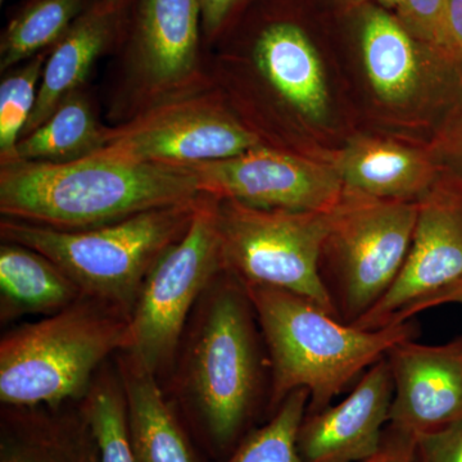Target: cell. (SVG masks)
I'll return each mask as SVG.
<instances>
[{"mask_svg": "<svg viewBox=\"0 0 462 462\" xmlns=\"http://www.w3.org/2000/svg\"><path fill=\"white\" fill-rule=\"evenodd\" d=\"M212 87L261 144L333 165L358 133L329 14L251 0L209 51Z\"/></svg>", "mask_w": 462, "mask_h": 462, "instance_id": "1", "label": "cell"}, {"mask_svg": "<svg viewBox=\"0 0 462 462\" xmlns=\"http://www.w3.org/2000/svg\"><path fill=\"white\" fill-rule=\"evenodd\" d=\"M358 132L430 145L462 103V60L376 3L330 14Z\"/></svg>", "mask_w": 462, "mask_h": 462, "instance_id": "2", "label": "cell"}, {"mask_svg": "<svg viewBox=\"0 0 462 462\" xmlns=\"http://www.w3.org/2000/svg\"><path fill=\"white\" fill-rule=\"evenodd\" d=\"M189 166L96 153L66 163L0 165V214L58 230H84L200 196Z\"/></svg>", "mask_w": 462, "mask_h": 462, "instance_id": "3", "label": "cell"}, {"mask_svg": "<svg viewBox=\"0 0 462 462\" xmlns=\"http://www.w3.org/2000/svg\"><path fill=\"white\" fill-rule=\"evenodd\" d=\"M245 288L269 357L267 411L272 413L300 389L310 393L306 412L327 409L392 346L419 336L413 320L361 329L309 298L282 289Z\"/></svg>", "mask_w": 462, "mask_h": 462, "instance_id": "4", "label": "cell"}, {"mask_svg": "<svg viewBox=\"0 0 462 462\" xmlns=\"http://www.w3.org/2000/svg\"><path fill=\"white\" fill-rule=\"evenodd\" d=\"M181 365L182 393L216 451L229 456L251 431L269 357L242 282L224 272L202 297Z\"/></svg>", "mask_w": 462, "mask_h": 462, "instance_id": "5", "label": "cell"}, {"mask_svg": "<svg viewBox=\"0 0 462 462\" xmlns=\"http://www.w3.org/2000/svg\"><path fill=\"white\" fill-rule=\"evenodd\" d=\"M199 199L84 230L51 229L2 217L0 236L3 242L44 254L84 297L130 318L149 273L189 229Z\"/></svg>", "mask_w": 462, "mask_h": 462, "instance_id": "6", "label": "cell"}, {"mask_svg": "<svg viewBox=\"0 0 462 462\" xmlns=\"http://www.w3.org/2000/svg\"><path fill=\"white\" fill-rule=\"evenodd\" d=\"M129 316L83 297L8 331L0 342V402L8 409H58L81 401L105 361L123 352Z\"/></svg>", "mask_w": 462, "mask_h": 462, "instance_id": "7", "label": "cell"}, {"mask_svg": "<svg viewBox=\"0 0 462 462\" xmlns=\"http://www.w3.org/2000/svg\"><path fill=\"white\" fill-rule=\"evenodd\" d=\"M106 107L111 125L212 88L199 0H126Z\"/></svg>", "mask_w": 462, "mask_h": 462, "instance_id": "8", "label": "cell"}, {"mask_svg": "<svg viewBox=\"0 0 462 462\" xmlns=\"http://www.w3.org/2000/svg\"><path fill=\"white\" fill-rule=\"evenodd\" d=\"M418 202L346 191L329 212L319 270L336 314L354 325L388 293L402 270Z\"/></svg>", "mask_w": 462, "mask_h": 462, "instance_id": "9", "label": "cell"}, {"mask_svg": "<svg viewBox=\"0 0 462 462\" xmlns=\"http://www.w3.org/2000/svg\"><path fill=\"white\" fill-rule=\"evenodd\" d=\"M329 212L257 208L217 199L225 272L245 287L282 289L337 316L319 270Z\"/></svg>", "mask_w": 462, "mask_h": 462, "instance_id": "10", "label": "cell"}, {"mask_svg": "<svg viewBox=\"0 0 462 462\" xmlns=\"http://www.w3.org/2000/svg\"><path fill=\"white\" fill-rule=\"evenodd\" d=\"M224 272L217 199L202 193L189 229L160 258L143 284L123 352L160 376L178 355L191 310Z\"/></svg>", "mask_w": 462, "mask_h": 462, "instance_id": "11", "label": "cell"}, {"mask_svg": "<svg viewBox=\"0 0 462 462\" xmlns=\"http://www.w3.org/2000/svg\"><path fill=\"white\" fill-rule=\"evenodd\" d=\"M258 145L263 144L212 87L111 125L107 143L98 153L134 162L193 166Z\"/></svg>", "mask_w": 462, "mask_h": 462, "instance_id": "12", "label": "cell"}, {"mask_svg": "<svg viewBox=\"0 0 462 462\" xmlns=\"http://www.w3.org/2000/svg\"><path fill=\"white\" fill-rule=\"evenodd\" d=\"M461 279L462 187L439 178L418 202L411 245L396 282L354 325L378 330L412 320Z\"/></svg>", "mask_w": 462, "mask_h": 462, "instance_id": "13", "label": "cell"}, {"mask_svg": "<svg viewBox=\"0 0 462 462\" xmlns=\"http://www.w3.org/2000/svg\"><path fill=\"white\" fill-rule=\"evenodd\" d=\"M189 167L200 193L257 208L329 212L345 193L330 163L266 145Z\"/></svg>", "mask_w": 462, "mask_h": 462, "instance_id": "14", "label": "cell"}, {"mask_svg": "<svg viewBox=\"0 0 462 462\" xmlns=\"http://www.w3.org/2000/svg\"><path fill=\"white\" fill-rule=\"evenodd\" d=\"M385 357L393 379L387 427L418 438L462 421V334L436 346L402 340Z\"/></svg>", "mask_w": 462, "mask_h": 462, "instance_id": "15", "label": "cell"}, {"mask_svg": "<svg viewBox=\"0 0 462 462\" xmlns=\"http://www.w3.org/2000/svg\"><path fill=\"white\" fill-rule=\"evenodd\" d=\"M392 400L393 379L384 356L342 402L306 412L298 430V451L306 462L369 461L382 447Z\"/></svg>", "mask_w": 462, "mask_h": 462, "instance_id": "16", "label": "cell"}, {"mask_svg": "<svg viewBox=\"0 0 462 462\" xmlns=\"http://www.w3.org/2000/svg\"><path fill=\"white\" fill-rule=\"evenodd\" d=\"M343 189L372 199L419 202L439 180L430 145L358 132L333 163Z\"/></svg>", "mask_w": 462, "mask_h": 462, "instance_id": "17", "label": "cell"}, {"mask_svg": "<svg viewBox=\"0 0 462 462\" xmlns=\"http://www.w3.org/2000/svg\"><path fill=\"white\" fill-rule=\"evenodd\" d=\"M126 14V0H91L45 60L38 99L23 136L41 126L69 94L87 87L99 58L114 54ZM21 136V138H23Z\"/></svg>", "mask_w": 462, "mask_h": 462, "instance_id": "18", "label": "cell"}, {"mask_svg": "<svg viewBox=\"0 0 462 462\" xmlns=\"http://www.w3.org/2000/svg\"><path fill=\"white\" fill-rule=\"evenodd\" d=\"M118 354L133 462H199L189 438L161 391L158 376L125 352Z\"/></svg>", "mask_w": 462, "mask_h": 462, "instance_id": "19", "label": "cell"}, {"mask_svg": "<svg viewBox=\"0 0 462 462\" xmlns=\"http://www.w3.org/2000/svg\"><path fill=\"white\" fill-rule=\"evenodd\" d=\"M0 462H100L83 412L8 409L3 412Z\"/></svg>", "mask_w": 462, "mask_h": 462, "instance_id": "20", "label": "cell"}, {"mask_svg": "<svg viewBox=\"0 0 462 462\" xmlns=\"http://www.w3.org/2000/svg\"><path fill=\"white\" fill-rule=\"evenodd\" d=\"M63 270L39 252L14 243L0 247V319L54 315L83 298Z\"/></svg>", "mask_w": 462, "mask_h": 462, "instance_id": "21", "label": "cell"}, {"mask_svg": "<svg viewBox=\"0 0 462 462\" xmlns=\"http://www.w3.org/2000/svg\"><path fill=\"white\" fill-rule=\"evenodd\" d=\"M111 125L100 121L88 87L74 91L50 117L18 142L16 161L66 163L96 153L107 143Z\"/></svg>", "mask_w": 462, "mask_h": 462, "instance_id": "22", "label": "cell"}, {"mask_svg": "<svg viewBox=\"0 0 462 462\" xmlns=\"http://www.w3.org/2000/svg\"><path fill=\"white\" fill-rule=\"evenodd\" d=\"M91 0H35L18 7L0 39V71H9L57 44Z\"/></svg>", "mask_w": 462, "mask_h": 462, "instance_id": "23", "label": "cell"}, {"mask_svg": "<svg viewBox=\"0 0 462 462\" xmlns=\"http://www.w3.org/2000/svg\"><path fill=\"white\" fill-rule=\"evenodd\" d=\"M79 407L96 440L99 461L133 462L127 436L126 398L118 370H107L105 365Z\"/></svg>", "mask_w": 462, "mask_h": 462, "instance_id": "24", "label": "cell"}, {"mask_svg": "<svg viewBox=\"0 0 462 462\" xmlns=\"http://www.w3.org/2000/svg\"><path fill=\"white\" fill-rule=\"evenodd\" d=\"M309 400L305 389L289 394L270 420L249 431L225 462H306L298 451L297 437Z\"/></svg>", "mask_w": 462, "mask_h": 462, "instance_id": "25", "label": "cell"}, {"mask_svg": "<svg viewBox=\"0 0 462 462\" xmlns=\"http://www.w3.org/2000/svg\"><path fill=\"white\" fill-rule=\"evenodd\" d=\"M50 51L5 72L0 83V165L16 161L17 144L35 108Z\"/></svg>", "mask_w": 462, "mask_h": 462, "instance_id": "26", "label": "cell"}, {"mask_svg": "<svg viewBox=\"0 0 462 462\" xmlns=\"http://www.w3.org/2000/svg\"><path fill=\"white\" fill-rule=\"evenodd\" d=\"M446 5L447 0H400L394 12L413 35L462 60L447 29Z\"/></svg>", "mask_w": 462, "mask_h": 462, "instance_id": "27", "label": "cell"}, {"mask_svg": "<svg viewBox=\"0 0 462 462\" xmlns=\"http://www.w3.org/2000/svg\"><path fill=\"white\" fill-rule=\"evenodd\" d=\"M440 178L462 187V103L430 144Z\"/></svg>", "mask_w": 462, "mask_h": 462, "instance_id": "28", "label": "cell"}, {"mask_svg": "<svg viewBox=\"0 0 462 462\" xmlns=\"http://www.w3.org/2000/svg\"><path fill=\"white\" fill-rule=\"evenodd\" d=\"M415 462H462V421L416 438Z\"/></svg>", "mask_w": 462, "mask_h": 462, "instance_id": "29", "label": "cell"}, {"mask_svg": "<svg viewBox=\"0 0 462 462\" xmlns=\"http://www.w3.org/2000/svg\"><path fill=\"white\" fill-rule=\"evenodd\" d=\"M200 21H202L203 41L207 51H211L215 42L226 27L247 7L251 0H199Z\"/></svg>", "mask_w": 462, "mask_h": 462, "instance_id": "30", "label": "cell"}, {"mask_svg": "<svg viewBox=\"0 0 462 462\" xmlns=\"http://www.w3.org/2000/svg\"><path fill=\"white\" fill-rule=\"evenodd\" d=\"M416 438L385 428L378 454L366 462H415Z\"/></svg>", "mask_w": 462, "mask_h": 462, "instance_id": "31", "label": "cell"}, {"mask_svg": "<svg viewBox=\"0 0 462 462\" xmlns=\"http://www.w3.org/2000/svg\"><path fill=\"white\" fill-rule=\"evenodd\" d=\"M446 21L452 44L462 57V0H447Z\"/></svg>", "mask_w": 462, "mask_h": 462, "instance_id": "32", "label": "cell"}, {"mask_svg": "<svg viewBox=\"0 0 462 462\" xmlns=\"http://www.w3.org/2000/svg\"><path fill=\"white\" fill-rule=\"evenodd\" d=\"M398 2L400 0H316L320 8L329 14H342V12L366 5V3H376L382 7L394 11L397 8Z\"/></svg>", "mask_w": 462, "mask_h": 462, "instance_id": "33", "label": "cell"}, {"mask_svg": "<svg viewBox=\"0 0 462 462\" xmlns=\"http://www.w3.org/2000/svg\"><path fill=\"white\" fill-rule=\"evenodd\" d=\"M449 303H455V305H462V279L454 285H451L448 289H446L442 293L438 294L434 300H431L428 310L434 309V307L449 305Z\"/></svg>", "mask_w": 462, "mask_h": 462, "instance_id": "34", "label": "cell"}, {"mask_svg": "<svg viewBox=\"0 0 462 462\" xmlns=\"http://www.w3.org/2000/svg\"><path fill=\"white\" fill-rule=\"evenodd\" d=\"M35 2V0H21L20 5L18 7H23V5H30V3Z\"/></svg>", "mask_w": 462, "mask_h": 462, "instance_id": "35", "label": "cell"}, {"mask_svg": "<svg viewBox=\"0 0 462 462\" xmlns=\"http://www.w3.org/2000/svg\"><path fill=\"white\" fill-rule=\"evenodd\" d=\"M0 3H2V5H3V3H5V0H0Z\"/></svg>", "mask_w": 462, "mask_h": 462, "instance_id": "36", "label": "cell"}]
</instances>
